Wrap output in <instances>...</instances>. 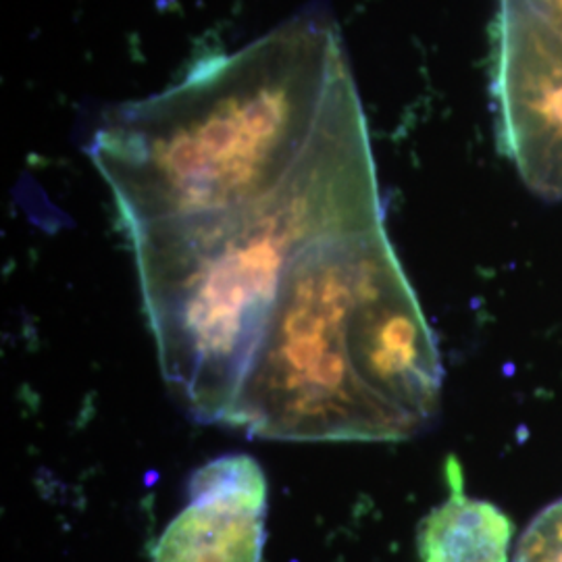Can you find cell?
Listing matches in <instances>:
<instances>
[{"label": "cell", "instance_id": "cell-1", "mask_svg": "<svg viewBox=\"0 0 562 562\" xmlns=\"http://www.w3.org/2000/svg\"><path fill=\"white\" fill-rule=\"evenodd\" d=\"M162 380L190 417L288 442H396L442 361L383 227L362 106L285 178L125 229Z\"/></svg>", "mask_w": 562, "mask_h": 562}, {"label": "cell", "instance_id": "cell-2", "mask_svg": "<svg viewBox=\"0 0 562 562\" xmlns=\"http://www.w3.org/2000/svg\"><path fill=\"white\" fill-rule=\"evenodd\" d=\"M357 106L336 23L301 15L113 111L90 157L125 229L204 213L280 180Z\"/></svg>", "mask_w": 562, "mask_h": 562}, {"label": "cell", "instance_id": "cell-3", "mask_svg": "<svg viewBox=\"0 0 562 562\" xmlns=\"http://www.w3.org/2000/svg\"><path fill=\"white\" fill-rule=\"evenodd\" d=\"M496 97L504 148L521 180L562 201V0H501Z\"/></svg>", "mask_w": 562, "mask_h": 562}, {"label": "cell", "instance_id": "cell-4", "mask_svg": "<svg viewBox=\"0 0 562 562\" xmlns=\"http://www.w3.org/2000/svg\"><path fill=\"white\" fill-rule=\"evenodd\" d=\"M188 504L167 525L153 562H261L267 480L246 454L202 464L188 482Z\"/></svg>", "mask_w": 562, "mask_h": 562}, {"label": "cell", "instance_id": "cell-5", "mask_svg": "<svg viewBox=\"0 0 562 562\" xmlns=\"http://www.w3.org/2000/svg\"><path fill=\"white\" fill-rule=\"evenodd\" d=\"M450 498L419 527L422 562H508L513 522L494 504L473 501L462 490L461 469L448 461Z\"/></svg>", "mask_w": 562, "mask_h": 562}, {"label": "cell", "instance_id": "cell-6", "mask_svg": "<svg viewBox=\"0 0 562 562\" xmlns=\"http://www.w3.org/2000/svg\"><path fill=\"white\" fill-rule=\"evenodd\" d=\"M513 562H562V498L527 527Z\"/></svg>", "mask_w": 562, "mask_h": 562}]
</instances>
